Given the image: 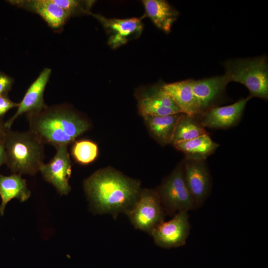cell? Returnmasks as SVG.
I'll list each match as a JSON object with an SVG mask.
<instances>
[{
	"mask_svg": "<svg viewBox=\"0 0 268 268\" xmlns=\"http://www.w3.org/2000/svg\"><path fill=\"white\" fill-rule=\"evenodd\" d=\"M207 134L199 116L183 113L176 127L171 143L189 140Z\"/></svg>",
	"mask_w": 268,
	"mask_h": 268,
	"instance_id": "21",
	"label": "cell"
},
{
	"mask_svg": "<svg viewBox=\"0 0 268 268\" xmlns=\"http://www.w3.org/2000/svg\"><path fill=\"white\" fill-rule=\"evenodd\" d=\"M8 129L5 125L2 119L0 118V144L4 142L5 140Z\"/></svg>",
	"mask_w": 268,
	"mask_h": 268,
	"instance_id": "26",
	"label": "cell"
},
{
	"mask_svg": "<svg viewBox=\"0 0 268 268\" xmlns=\"http://www.w3.org/2000/svg\"><path fill=\"white\" fill-rule=\"evenodd\" d=\"M250 99L248 96L228 106L212 107L199 116L200 121L205 128L223 129L235 126Z\"/></svg>",
	"mask_w": 268,
	"mask_h": 268,
	"instance_id": "14",
	"label": "cell"
},
{
	"mask_svg": "<svg viewBox=\"0 0 268 268\" xmlns=\"http://www.w3.org/2000/svg\"><path fill=\"white\" fill-rule=\"evenodd\" d=\"M84 190L95 212L126 214L136 202L140 182L111 168L99 169L86 179Z\"/></svg>",
	"mask_w": 268,
	"mask_h": 268,
	"instance_id": "1",
	"label": "cell"
},
{
	"mask_svg": "<svg viewBox=\"0 0 268 268\" xmlns=\"http://www.w3.org/2000/svg\"><path fill=\"white\" fill-rule=\"evenodd\" d=\"M60 7L67 12L70 16L80 14H90V9L94 1L76 0H53Z\"/></svg>",
	"mask_w": 268,
	"mask_h": 268,
	"instance_id": "23",
	"label": "cell"
},
{
	"mask_svg": "<svg viewBox=\"0 0 268 268\" xmlns=\"http://www.w3.org/2000/svg\"><path fill=\"white\" fill-rule=\"evenodd\" d=\"M134 226L151 235L164 221L165 211L156 190L141 191L134 206L126 213Z\"/></svg>",
	"mask_w": 268,
	"mask_h": 268,
	"instance_id": "6",
	"label": "cell"
},
{
	"mask_svg": "<svg viewBox=\"0 0 268 268\" xmlns=\"http://www.w3.org/2000/svg\"><path fill=\"white\" fill-rule=\"evenodd\" d=\"M29 131L44 144L68 145L87 131L89 122L66 104L48 106L36 113L26 115Z\"/></svg>",
	"mask_w": 268,
	"mask_h": 268,
	"instance_id": "2",
	"label": "cell"
},
{
	"mask_svg": "<svg viewBox=\"0 0 268 268\" xmlns=\"http://www.w3.org/2000/svg\"><path fill=\"white\" fill-rule=\"evenodd\" d=\"M7 2L40 15L53 29L61 30L70 17L53 0H9Z\"/></svg>",
	"mask_w": 268,
	"mask_h": 268,
	"instance_id": "13",
	"label": "cell"
},
{
	"mask_svg": "<svg viewBox=\"0 0 268 268\" xmlns=\"http://www.w3.org/2000/svg\"><path fill=\"white\" fill-rule=\"evenodd\" d=\"M183 114L143 117L152 136L160 144L165 145L171 143L176 127Z\"/></svg>",
	"mask_w": 268,
	"mask_h": 268,
	"instance_id": "19",
	"label": "cell"
},
{
	"mask_svg": "<svg viewBox=\"0 0 268 268\" xmlns=\"http://www.w3.org/2000/svg\"><path fill=\"white\" fill-rule=\"evenodd\" d=\"M192 79H186L162 84L167 93L172 97L182 113L199 116L200 108L192 89Z\"/></svg>",
	"mask_w": 268,
	"mask_h": 268,
	"instance_id": "16",
	"label": "cell"
},
{
	"mask_svg": "<svg viewBox=\"0 0 268 268\" xmlns=\"http://www.w3.org/2000/svg\"><path fill=\"white\" fill-rule=\"evenodd\" d=\"M138 108L142 116H162L182 113L162 85L152 86L141 93Z\"/></svg>",
	"mask_w": 268,
	"mask_h": 268,
	"instance_id": "12",
	"label": "cell"
},
{
	"mask_svg": "<svg viewBox=\"0 0 268 268\" xmlns=\"http://www.w3.org/2000/svg\"><path fill=\"white\" fill-rule=\"evenodd\" d=\"M50 68H44L26 91L18 103L15 114L5 122L6 127L10 129L14 121L20 115L38 112L47 107L44 99V93L51 74Z\"/></svg>",
	"mask_w": 268,
	"mask_h": 268,
	"instance_id": "11",
	"label": "cell"
},
{
	"mask_svg": "<svg viewBox=\"0 0 268 268\" xmlns=\"http://www.w3.org/2000/svg\"><path fill=\"white\" fill-rule=\"evenodd\" d=\"M4 142L0 144V167L3 164H5L6 162V152Z\"/></svg>",
	"mask_w": 268,
	"mask_h": 268,
	"instance_id": "27",
	"label": "cell"
},
{
	"mask_svg": "<svg viewBox=\"0 0 268 268\" xmlns=\"http://www.w3.org/2000/svg\"><path fill=\"white\" fill-rule=\"evenodd\" d=\"M98 154V147L94 142L81 140L74 143L71 154L74 159L81 164H88L94 161Z\"/></svg>",
	"mask_w": 268,
	"mask_h": 268,
	"instance_id": "22",
	"label": "cell"
},
{
	"mask_svg": "<svg viewBox=\"0 0 268 268\" xmlns=\"http://www.w3.org/2000/svg\"><path fill=\"white\" fill-rule=\"evenodd\" d=\"M5 164L13 173L34 175L44 164V143L33 132L8 130L5 142Z\"/></svg>",
	"mask_w": 268,
	"mask_h": 268,
	"instance_id": "3",
	"label": "cell"
},
{
	"mask_svg": "<svg viewBox=\"0 0 268 268\" xmlns=\"http://www.w3.org/2000/svg\"><path fill=\"white\" fill-rule=\"evenodd\" d=\"M156 191L165 212L169 215L196 208L185 181L183 163L163 180Z\"/></svg>",
	"mask_w": 268,
	"mask_h": 268,
	"instance_id": "5",
	"label": "cell"
},
{
	"mask_svg": "<svg viewBox=\"0 0 268 268\" xmlns=\"http://www.w3.org/2000/svg\"><path fill=\"white\" fill-rule=\"evenodd\" d=\"M224 75L229 82L246 86L249 97L268 99V63L266 57L237 59L224 63Z\"/></svg>",
	"mask_w": 268,
	"mask_h": 268,
	"instance_id": "4",
	"label": "cell"
},
{
	"mask_svg": "<svg viewBox=\"0 0 268 268\" xmlns=\"http://www.w3.org/2000/svg\"><path fill=\"white\" fill-rule=\"evenodd\" d=\"M142 2L145 15L158 28L166 33L169 32L178 17L179 12L166 0H144Z\"/></svg>",
	"mask_w": 268,
	"mask_h": 268,
	"instance_id": "18",
	"label": "cell"
},
{
	"mask_svg": "<svg viewBox=\"0 0 268 268\" xmlns=\"http://www.w3.org/2000/svg\"><path fill=\"white\" fill-rule=\"evenodd\" d=\"M31 196L26 181L21 175L13 173L9 176L0 175V197L1 199L0 205V214L3 215L7 203L13 199H18L20 201L27 200Z\"/></svg>",
	"mask_w": 268,
	"mask_h": 268,
	"instance_id": "17",
	"label": "cell"
},
{
	"mask_svg": "<svg viewBox=\"0 0 268 268\" xmlns=\"http://www.w3.org/2000/svg\"><path fill=\"white\" fill-rule=\"evenodd\" d=\"M173 145L185 154L186 159L193 160H205L219 146L218 143L212 140L208 134Z\"/></svg>",
	"mask_w": 268,
	"mask_h": 268,
	"instance_id": "20",
	"label": "cell"
},
{
	"mask_svg": "<svg viewBox=\"0 0 268 268\" xmlns=\"http://www.w3.org/2000/svg\"><path fill=\"white\" fill-rule=\"evenodd\" d=\"M56 153L47 163L42 166L40 171L44 179L51 184L62 195H67L71 190L69 179L71 173V163L67 145L56 147Z\"/></svg>",
	"mask_w": 268,
	"mask_h": 268,
	"instance_id": "8",
	"label": "cell"
},
{
	"mask_svg": "<svg viewBox=\"0 0 268 268\" xmlns=\"http://www.w3.org/2000/svg\"><path fill=\"white\" fill-rule=\"evenodd\" d=\"M91 14L102 24L109 35L108 44L113 49L122 46L141 34L143 25L136 17L126 19L108 18L100 14Z\"/></svg>",
	"mask_w": 268,
	"mask_h": 268,
	"instance_id": "9",
	"label": "cell"
},
{
	"mask_svg": "<svg viewBox=\"0 0 268 268\" xmlns=\"http://www.w3.org/2000/svg\"><path fill=\"white\" fill-rule=\"evenodd\" d=\"M229 81L225 75L193 80L192 89L198 102L201 115L223 97Z\"/></svg>",
	"mask_w": 268,
	"mask_h": 268,
	"instance_id": "15",
	"label": "cell"
},
{
	"mask_svg": "<svg viewBox=\"0 0 268 268\" xmlns=\"http://www.w3.org/2000/svg\"><path fill=\"white\" fill-rule=\"evenodd\" d=\"M18 105V103L11 100L8 96H0V118L2 119L9 110L17 107Z\"/></svg>",
	"mask_w": 268,
	"mask_h": 268,
	"instance_id": "25",
	"label": "cell"
},
{
	"mask_svg": "<svg viewBox=\"0 0 268 268\" xmlns=\"http://www.w3.org/2000/svg\"><path fill=\"white\" fill-rule=\"evenodd\" d=\"M14 83V79L0 71V96H7Z\"/></svg>",
	"mask_w": 268,
	"mask_h": 268,
	"instance_id": "24",
	"label": "cell"
},
{
	"mask_svg": "<svg viewBox=\"0 0 268 268\" xmlns=\"http://www.w3.org/2000/svg\"><path fill=\"white\" fill-rule=\"evenodd\" d=\"M190 230L188 211H181L176 213L171 220L159 224L151 235L158 246L164 248H176L185 244Z\"/></svg>",
	"mask_w": 268,
	"mask_h": 268,
	"instance_id": "7",
	"label": "cell"
},
{
	"mask_svg": "<svg viewBox=\"0 0 268 268\" xmlns=\"http://www.w3.org/2000/svg\"><path fill=\"white\" fill-rule=\"evenodd\" d=\"M204 161L186 159L183 163L185 181L196 208L202 205L211 187L210 175Z\"/></svg>",
	"mask_w": 268,
	"mask_h": 268,
	"instance_id": "10",
	"label": "cell"
}]
</instances>
